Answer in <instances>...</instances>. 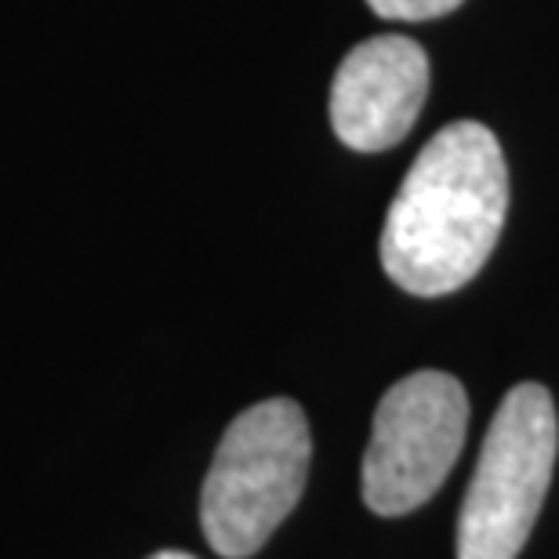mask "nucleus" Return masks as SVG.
<instances>
[{
    "mask_svg": "<svg viewBox=\"0 0 559 559\" xmlns=\"http://www.w3.org/2000/svg\"><path fill=\"white\" fill-rule=\"evenodd\" d=\"M468 396L454 374L415 371L389 389L374 411L364 454V501L378 516L425 506L451 476L465 447Z\"/></svg>",
    "mask_w": 559,
    "mask_h": 559,
    "instance_id": "20e7f679",
    "label": "nucleus"
},
{
    "mask_svg": "<svg viewBox=\"0 0 559 559\" xmlns=\"http://www.w3.org/2000/svg\"><path fill=\"white\" fill-rule=\"evenodd\" d=\"M509 171L495 131L454 120L425 142L382 226L378 254L396 287L440 298L465 287L506 226Z\"/></svg>",
    "mask_w": 559,
    "mask_h": 559,
    "instance_id": "f257e3e1",
    "label": "nucleus"
},
{
    "mask_svg": "<svg viewBox=\"0 0 559 559\" xmlns=\"http://www.w3.org/2000/svg\"><path fill=\"white\" fill-rule=\"evenodd\" d=\"M374 15L393 19V22H425L451 15L454 8H462L465 0H367Z\"/></svg>",
    "mask_w": 559,
    "mask_h": 559,
    "instance_id": "423d86ee",
    "label": "nucleus"
},
{
    "mask_svg": "<svg viewBox=\"0 0 559 559\" xmlns=\"http://www.w3.org/2000/svg\"><path fill=\"white\" fill-rule=\"evenodd\" d=\"M150 559H197V556H189V552H178V549H164V552H153Z\"/></svg>",
    "mask_w": 559,
    "mask_h": 559,
    "instance_id": "0eeeda50",
    "label": "nucleus"
},
{
    "mask_svg": "<svg viewBox=\"0 0 559 559\" xmlns=\"http://www.w3.org/2000/svg\"><path fill=\"white\" fill-rule=\"evenodd\" d=\"M309 457V421L295 400H262L240 411L222 432L200 495L211 549L226 559L259 552L298 506Z\"/></svg>",
    "mask_w": 559,
    "mask_h": 559,
    "instance_id": "f03ea898",
    "label": "nucleus"
},
{
    "mask_svg": "<svg viewBox=\"0 0 559 559\" xmlns=\"http://www.w3.org/2000/svg\"><path fill=\"white\" fill-rule=\"evenodd\" d=\"M559 454L549 389L512 385L479 447V462L457 516V559H516L527 545Z\"/></svg>",
    "mask_w": 559,
    "mask_h": 559,
    "instance_id": "7ed1b4c3",
    "label": "nucleus"
},
{
    "mask_svg": "<svg viewBox=\"0 0 559 559\" xmlns=\"http://www.w3.org/2000/svg\"><path fill=\"white\" fill-rule=\"evenodd\" d=\"M429 95V55L385 33L345 55L331 84V128L356 153H382L415 128Z\"/></svg>",
    "mask_w": 559,
    "mask_h": 559,
    "instance_id": "39448f33",
    "label": "nucleus"
}]
</instances>
